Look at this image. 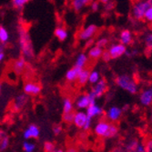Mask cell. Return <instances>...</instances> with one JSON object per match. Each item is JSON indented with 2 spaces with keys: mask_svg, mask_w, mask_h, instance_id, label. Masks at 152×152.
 <instances>
[{
  "mask_svg": "<svg viewBox=\"0 0 152 152\" xmlns=\"http://www.w3.org/2000/svg\"><path fill=\"white\" fill-rule=\"evenodd\" d=\"M18 44L23 57L26 59H32L35 56L34 47L30 34L24 26H18Z\"/></svg>",
  "mask_w": 152,
  "mask_h": 152,
  "instance_id": "cell-1",
  "label": "cell"
},
{
  "mask_svg": "<svg viewBox=\"0 0 152 152\" xmlns=\"http://www.w3.org/2000/svg\"><path fill=\"white\" fill-rule=\"evenodd\" d=\"M117 85L121 88L127 90L130 94H136L137 92V85L136 81L128 75H121L116 78Z\"/></svg>",
  "mask_w": 152,
  "mask_h": 152,
  "instance_id": "cell-2",
  "label": "cell"
},
{
  "mask_svg": "<svg viewBox=\"0 0 152 152\" xmlns=\"http://www.w3.org/2000/svg\"><path fill=\"white\" fill-rule=\"evenodd\" d=\"M152 5V0H145L142 2H139L134 5L133 7V17L136 19L142 20L145 17V13L148 8Z\"/></svg>",
  "mask_w": 152,
  "mask_h": 152,
  "instance_id": "cell-3",
  "label": "cell"
},
{
  "mask_svg": "<svg viewBox=\"0 0 152 152\" xmlns=\"http://www.w3.org/2000/svg\"><path fill=\"white\" fill-rule=\"evenodd\" d=\"M107 90V81L105 79H99L95 84V87L92 88L90 93L96 99V98H100V96H102L106 93Z\"/></svg>",
  "mask_w": 152,
  "mask_h": 152,
  "instance_id": "cell-4",
  "label": "cell"
},
{
  "mask_svg": "<svg viewBox=\"0 0 152 152\" xmlns=\"http://www.w3.org/2000/svg\"><path fill=\"white\" fill-rule=\"evenodd\" d=\"M96 98L89 92L88 94L82 95L77 100V107L78 108H87L90 103H94L95 102Z\"/></svg>",
  "mask_w": 152,
  "mask_h": 152,
  "instance_id": "cell-5",
  "label": "cell"
},
{
  "mask_svg": "<svg viewBox=\"0 0 152 152\" xmlns=\"http://www.w3.org/2000/svg\"><path fill=\"white\" fill-rule=\"evenodd\" d=\"M28 101V96L26 94H20L14 100L12 110L14 112H19L20 110L26 106V104Z\"/></svg>",
  "mask_w": 152,
  "mask_h": 152,
  "instance_id": "cell-6",
  "label": "cell"
},
{
  "mask_svg": "<svg viewBox=\"0 0 152 152\" xmlns=\"http://www.w3.org/2000/svg\"><path fill=\"white\" fill-rule=\"evenodd\" d=\"M96 31H98V26L95 25H89L79 32L78 38L80 40H88L94 37Z\"/></svg>",
  "mask_w": 152,
  "mask_h": 152,
  "instance_id": "cell-7",
  "label": "cell"
},
{
  "mask_svg": "<svg viewBox=\"0 0 152 152\" xmlns=\"http://www.w3.org/2000/svg\"><path fill=\"white\" fill-rule=\"evenodd\" d=\"M41 90H42V88H41L40 85H38L37 83H33V82H27L24 86V93L26 94L27 96H36L38 95Z\"/></svg>",
  "mask_w": 152,
  "mask_h": 152,
  "instance_id": "cell-8",
  "label": "cell"
},
{
  "mask_svg": "<svg viewBox=\"0 0 152 152\" xmlns=\"http://www.w3.org/2000/svg\"><path fill=\"white\" fill-rule=\"evenodd\" d=\"M40 134V130L37 125H29L27 127L23 133V137L25 140H30V139H37Z\"/></svg>",
  "mask_w": 152,
  "mask_h": 152,
  "instance_id": "cell-9",
  "label": "cell"
},
{
  "mask_svg": "<svg viewBox=\"0 0 152 152\" xmlns=\"http://www.w3.org/2000/svg\"><path fill=\"white\" fill-rule=\"evenodd\" d=\"M109 126H110V123H108L107 121L106 120H100L98 124L96 125L95 127V133L96 136L99 137H105L108 129H109Z\"/></svg>",
  "mask_w": 152,
  "mask_h": 152,
  "instance_id": "cell-10",
  "label": "cell"
},
{
  "mask_svg": "<svg viewBox=\"0 0 152 152\" xmlns=\"http://www.w3.org/2000/svg\"><path fill=\"white\" fill-rule=\"evenodd\" d=\"M108 51H109L110 55H111V58L115 59V58H118L121 57L122 55L125 54L126 47L123 44H115V45H112L111 47H110Z\"/></svg>",
  "mask_w": 152,
  "mask_h": 152,
  "instance_id": "cell-11",
  "label": "cell"
},
{
  "mask_svg": "<svg viewBox=\"0 0 152 152\" xmlns=\"http://www.w3.org/2000/svg\"><path fill=\"white\" fill-rule=\"evenodd\" d=\"M102 114H103V109L96 105V102L90 103L89 106L87 107V116L90 118L91 119L94 117H99Z\"/></svg>",
  "mask_w": 152,
  "mask_h": 152,
  "instance_id": "cell-12",
  "label": "cell"
},
{
  "mask_svg": "<svg viewBox=\"0 0 152 152\" xmlns=\"http://www.w3.org/2000/svg\"><path fill=\"white\" fill-rule=\"evenodd\" d=\"M87 118H88L87 113L82 112V111H78V112L75 113L73 123L75 124V126H76L77 128H78V129H83V127H84L85 123H86V121H87Z\"/></svg>",
  "mask_w": 152,
  "mask_h": 152,
  "instance_id": "cell-13",
  "label": "cell"
},
{
  "mask_svg": "<svg viewBox=\"0 0 152 152\" xmlns=\"http://www.w3.org/2000/svg\"><path fill=\"white\" fill-rule=\"evenodd\" d=\"M26 66V58L24 57L20 58L15 60V62L13 63V71L17 75H21L23 73V71L25 70Z\"/></svg>",
  "mask_w": 152,
  "mask_h": 152,
  "instance_id": "cell-14",
  "label": "cell"
},
{
  "mask_svg": "<svg viewBox=\"0 0 152 152\" xmlns=\"http://www.w3.org/2000/svg\"><path fill=\"white\" fill-rule=\"evenodd\" d=\"M140 102L144 106H149L152 104V87L144 90L140 94Z\"/></svg>",
  "mask_w": 152,
  "mask_h": 152,
  "instance_id": "cell-15",
  "label": "cell"
},
{
  "mask_svg": "<svg viewBox=\"0 0 152 152\" xmlns=\"http://www.w3.org/2000/svg\"><path fill=\"white\" fill-rule=\"evenodd\" d=\"M121 113H122V110L119 107H110L108 109L107 117V118L109 120H111V121H117L120 118Z\"/></svg>",
  "mask_w": 152,
  "mask_h": 152,
  "instance_id": "cell-16",
  "label": "cell"
},
{
  "mask_svg": "<svg viewBox=\"0 0 152 152\" xmlns=\"http://www.w3.org/2000/svg\"><path fill=\"white\" fill-rule=\"evenodd\" d=\"M82 68L80 67H77V66H74L71 69L67 70V72L66 73V79L67 81H75L77 80V77H78V74L80 73Z\"/></svg>",
  "mask_w": 152,
  "mask_h": 152,
  "instance_id": "cell-17",
  "label": "cell"
},
{
  "mask_svg": "<svg viewBox=\"0 0 152 152\" xmlns=\"http://www.w3.org/2000/svg\"><path fill=\"white\" fill-rule=\"evenodd\" d=\"M102 52H103L102 48H99L98 46H94L88 51V57L92 59H98L101 57Z\"/></svg>",
  "mask_w": 152,
  "mask_h": 152,
  "instance_id": "cell-18",
  "label": "cell"
},
{
  "mask_svg": "<svg viewBox=\"0 0 152 152\" xmlns=\"http://www.w3.org/2000/svg\"><path fill=\"white\" fill-rule=\"evenodd\" d=\"M89 71L88 69H84L82 68L80 73L78 74V77L77 78V80L78 81L79 85H85L88 82V77H89Z\"/></svg>",
  "mask_w": 152,
  "mask_h": 152,
  "instance_id": "cell-19",
  "label": "cell"
},
{
  "mask_svg": "<svg viewBox=\"0 0 152 152\" xmlns=\"http://www.w3.org/2000/svg\"><path fill=\"white\" fill-rule=\"evenodd\" d=\"M120 42L123 45H129L132 42V36L129 30H123L120 34Z\"/></svg>",
  "mask_w": 152,
  "mask_h": 152,
  "instance_id": "cell-20",
  "label": "cell"
},
{
  "mask_svg": "<svg viewBox=\"0 0 152 152\" xmlns=\"http://www.w3.org/2000/svg\"><path fill=\"white\" fill-rule=\"evenodd\" d=\"M93 0H73L72 1V7L76 11L81 10L84 7L90 4Z\"/></svg>",
  "mask_w": 152,
  "mask_h": 152,
  "instance_id": "cell-21",
  "label": "cell"
},
{
  "mask_svg": "<svg viewBox=\"0 0 152 152\" xmlns=\"http://www.w3.org/2000/svg\"><path fill=\"white\" fill-rule=\"evenodd\" d=\"M55 36L57 37V38H58V40L64 41L67 38L68 34H67V31L66 28L61 27V26H58L55 29Z\"/></svg>",
  "mask_w": 152,
  "mask_h": 152,
  "instance_id": "cell-22",
  "label": "cell"
},
{
  "mask_svg": "<svg viewBox=\"0 0 152 152\" xmlns=\"http://www.w3.org/2000/svg\"><path fill=\"white\" fill-rule=\"evenodd\" d=\"M87 62H88V57H87V55L84 54V53H81V54L78 55V57L77 58L75 66L83 68V67L86 66Z\"/></svg>",
  "mask_w": 152,
  "mask_h": 152,
  "instance_id": "cell-23",
  "label": "cell"
},
{
  "mask_svg": "<svg viewBox=\"0 0 152 152\" xmlns=\"http://www.w3.org/2000/svg\"><path fill=\"white\" fill-rule=\"evenodd\" d=\"M118 127L115 125L113 123H110V126H109V129L105 136L106 139H111V137H114L115 136H117L118 134Z\"/></svg>",
  "mask_w": 152,
  "mask_h": 152,
  "instance_id": "cell-24",
  "label": "cell"
},
{
  "mask_svg": "<svg viewBox=\"0 0 152 152\" xmlns=\"http://www.w3.org/2000/svg\"><path fill=\"white\" fill-rule=\"evenodd\" d=\"M9 40V33L4 26H0V42L2 44H6Z\"/></svg>",
  "mask_w": 152,
  "mask_h": 152,
  "instance_id": "cell-25",
  "label": "cell"
},
{
  "mask_svg": "<svg viewBox=\"0 0 152 152\" xmlns=\"http://www.w3.org/2000/svg\"><path fill=\"white\" fill-rule=\"evenodd\" d=\"M73 110V102L70 99L66 98L63 101V112H70Z\"/></svg>",
  "mask_w": 152,
  "mask_h": 152,
  "instance_id": "cell-26",
  "label": "cell"
},
{
  "mask_svg": "<svg viewBox=\"0 0 152 152\" xmlns=\"http://www.w3.org/2000/svg\"><path fill=\"white\" fill-rule=\"evenodd\" d=\"M74 116H75V113L73 111H70V112H64L63 114V121L67 123V124H71L73 123V120H74Z\"/></svg>",
  "mask_w": 152,
  "mask_h": 152,
  "instance_id": "cell-27",
  "label": "cell"
},
{
  "mask_svg": "<svg viewBox=\"0 0 152 152\" xmlns=\"http://www.w3.org/2000/svg\"><path fill=\"white\" fill-rule=\"evenodd\" d=\"M99 80V73L98 71L93 70L89 73V77H88L89 83H91V84H96Z\"/></svg>",
  "mask_w": 152,
  "mask_h": 152,
  "instance_id": "cell-28",
  "label": "cell"
},
{
  "mask_svg": "<svg viewBox=\"0 0 152 152\" xmlns=\"http://www.w3.org/2000/svg\"><path fill=\"white\" fill-rule=\"evenodd\" d=\"M139 141H137V140H130L127 145H126V148H125V150L126 151H136L137 150V145H139Z\"/></svg>",
  "mask_w": 152,
  "mask_h": 152,
  "instance_id": "cell-29",
  "label": "cell"
},
{
  "mask_svg": "<svg viewBox=\"0 0 152 152\" xmlns=\"http://www.w3.org/2000/svg\"><path fill=\"white\" fill-rule=\"evenodd\" d=\"M23 150L26 152H33L36 150V145L30 141H24L23 143Z\"/></svg>",
  "mask_w": 152,
  "mask_h": 152,
  "instance_id": "cell-30",
  "label": "cell"
},
{
  "mask_svg": "<svg viewBox=\"0 0 152 152\" xmlns=\"http://www.w3.org/2000/svg\"><path fill=\"white\" fill-rule=\"evenodd\" d=\"M13 6L18 9L23 8V7L27 3L29 2V0H11Z\"/></svg>",
  "mask_w": 152,
  "mask_h": 152,
  "instance_id": "cell-31",
  "label": "cell"
},
{
  "mask_svg": "<svg viewBox=\"0 0 152 152\" xmlns=\"http://www.w3.org/2000/svg\"><path fill=\"white\" fill-rule=\"evenodd\" d=\"M56 145L50 141H46L44 143V150L46 152H55L56 151Z\"/></svg>",
  "mask_w": 152,
  "mask_h": 152,
  "instance_id": "cell-32",
  "label": "cell"
},
{
  "mask_svg": "<svg viewBox=\"0 0 152 152\" xmlns=\"http://www.w3.org/2000/svg\"><path fill=\"white\" fill-rule=\"evenodd\" d=\"M8 146H9V139L6 135L2 139L1 142H0V151H5L6 149H7Z\"/></svg>",
  "mask_w": 152,
  "mask_h": 152,
  "instance_id": "cell-33",
  "label": "cell"
},
{
  "mask_svg": "<svg viewBox=\"0 0 152 152\" xmlns=\"http://www.w3.org/2000/svg\"><path fill=\"white\" fill-rule=\"evenodd\" d=\"M143 144L145 146V151L152 152V137H148L147 140H145Z\"/></svg>",
  "mask_w": 152,
  "mask_h": 152,
  "instance_id": "cell-34",
  "label": "cell"
},
{
  "mask_svg": "<svg viewBox=\"0 0 152 152\" xmlns=\"http://www.w3.org/2000/svg\"><path fill=\"white\" fill-rule=\"evenodd\" d=\"M101 58H102V60L105 61V62H109L110 60L112 59L111 58V55H110L109 51L108 50H105L102 52V55H101Z\"/></svg>",
  "mask_w": 152,
  "mask_h": 152,
  "instance_id": "cell-35",
  "label": "cell"
},
{
  "mask_svg": "<svg viewBox=\"0 0 152 152\" xmlns=\"http://www.w3.org/2000/svg\"><path fill=\"white\" fill-rule=\"evenodd\" d=\"M107 44H108V39H107V38H100L99 40L96 41V46H98V47L103 48H105Z\"/></svg>",
  "mask_w": 152,
  "mask_h": 152,
  "instance_id": "cell-36",
  "label": "cell"
},
{
  "mask_svg": "<svg viewBox=\"0 0 152 152\" xmlns=\"http://www.w3.org/2000/svg\"><path fill=\"white\" fill-rule=\"evenodd\" d=\"M144 18H146L148 21H152V5L148 8V10L145 13V17Z\"/></svg>",
  "mask_w": 152,
  "mask_h": 152,
  "instance_id": "cell-37",
  "label": "cell"
},
{
  "mask_svg": "<svg viewBox=\"0 0 152 152\" xmlns=\"http://www.w3.org/2000/svg\"><path fill=\"white\" fill-rule=\"evenodd\" d=\"M146 45H147V48H150L152 50V34H148L147 37H146Z\"/></svg>",
  "mask_w": 152,
  "mask_h": 152,
  "instance_id": "cell-38",
  "label": "cell"
},
{
  "mask_svg": "<svg viewBox=\"0 0 152 152\" xmlns=\"http://www.w3.org/2000/svg\"><path fill=\"white\" fill-rule=\"evenodd\" d=\"M115 1L114 0H112V1H109L107 2V3H106L105 4V9L106 10H111V9H113L114 7H115Z\"/></svg>",
  "mask_w": 152,
  "mask_h": 152,
  "instance_id": "cell-39",
  "label": "cell"
},
{
  "mask_svg": "<svg viewBox=\"0 0 152 152\" xmlns=\"http://www.w3.org/2000/svg\"><path fill=\"white\" fill-rule=\"evenodd\" d=\"M62 131V127L60 125H55L53 127V133L55 135H59Z\"/></svg>",
  "mask_w": 152,
  "mask_h": 152,
  "instance_id": "cell-40",
  "label": "cell"
},
{
  "mask_svg": "<svg viewBox=\"0 0 152 152\" xmlns=\"http://www.w3.org/2000/svg\"><path fill=\"white\" fill-rule=\"evenodd\" d=\"M91 9L92 11H98L99 9V1H93L91 2Z\"/></svg>",
  "mask_w": 152,
  "mask_h": 152,
  "instance_id": "cell-41",
  "label": "cell"
},
{
  "mask_svg": "<svg viewBox=\"0 0 152 152\" xmlns=\"http://www.w3.org/2000/svg\"><path fill=\"white\" fill-rule=\"evenodd\" d=\"M137 152H144L145 151V146L143 143H139V145H137Z\"/></svg>",
  "mask_w": 152,
  "mask_h": 152,
  "instance_id": "cell-42",
  "label": "cell"
},
{
  "mask_svg": "<svg viewBox=\"0 0 152 152\" xmlns=\"http://www.w3.org/2000/svg\"><path fill=\"white\" fill-rule=\"evenodd\" d=\"M87 42H86V48H90L93 44H94V40L92 39V38H89V39H88V40H86Z\"/></svg>",
  "mask_w": 152,
  "mask_h": 152,
  "instance_id": "cell-43",
  "label": "cell"
},
{
  "mask_svg": "<svg viewBox=\"0 0 152 152\" xmlns=\"http://www.w3.org/2000/svg\"><path fill=\"white\" fill-rule=\"evenodd\" d=\"M5 59V53L3 51V49H0V62H2Z\"/></svg>",
  "mask_w": 152,
  "mask_h": 152,
  "instance_id": "cell-44",
  "label": "cell"
},
{
  "mask_svg": "<svg viewBox=\"0 0 152 152\" xmlns=\"http://www.w3.org/2000/svg\"><path fill=\"white\" fill-rule=\"evenodd\" d=\"M6 135H7V134H6V132H5V131H3V130H0V142H1L2 139H3V137H4Z\"/></svg>",
  "mask_w": 152,
  "mask_h": 152,
  "instance_id": "cell-45",
  "label": "cell"
},
{
  "mask_svg": "<svg viewBox=\"0 0 152 152\" xmlns=\"http://www.w3.org/2000/svg\"><path fill=\"white\" fill-rule=\"evenodd\" d=\"M108 1H109V0H99V2L102 3V4H106V3H107Z\"/></svg>",
  "mask_w": 152,
  "mask_h": 152,
  "instance_id": "cell-46",
  "label": "cell"
},
{
  "mask_svg": "<svg viewBox=\"0 0 152 152\" xmlns=\"http://www.w3.org/2000/svg\"><path fill=\"white\" fill-rule=\"evenodd\" d=\"M1 90H2V85H1V83H0V93H1Z\"/></svg>",
  "mask_w": 152,
  "mask_h": 152,
  "instance_id": "cell-47",
  "label": "cell"
},
{
  "mask_svg": "<svg viewBox=\"0 0 152 152\" xmlns=\"http://www.w3.org/2000/svg\"><path fill=\"white\" fill-rule=\"evenodd\" d=\"M1 48H2V43L0 42V49H1Z\"/></svg>",
  "mask_w": 152,
  "mask_h": 152,
  "instance_id": "cell-48",
  "label": "cell"
},
{
  "mask_svg": "<svg viewBox=\"0 0 152 152\" xmlns=\"http://www.w3.org/2000/svg\"><path fill=\"white\" fill-rule=\"evenodd\" d=\"M151 121H152V113H151Z\"/></svg>",
  "mask_w": 152,
  "mask_h": 152,
  "instance_id": "cell-49",
  "label": "cell"
},
{
  "mask_svg": "<svg viewBox=\"0 0 152 152\" xmlns=\"http://www.w3.org/2000/svg\"><path fill=\"white\" fill-rule=\"evenodd\" d=\"M150 27H151V28H152V26H150Z\"/></svg>",
  "mask_w": 152,
  "mask_h": 152,
  "instance_id": "cell-50",
  "label": "cell"
},
{
  "mask_svg": "<svg viewBox=\"0 0 152 152\" xmlns=\"http://www.w3.org/2000/svg\"><path fill=\"white\" fill-rule=\"evenodd\" d=\"M29 1H31V0H29Z\"/></svg>",
  "mask_w": 152,
  "mask_h": 152,
  "instance_id": "cell-51",
  "label": "cell"
}]
</instances>
